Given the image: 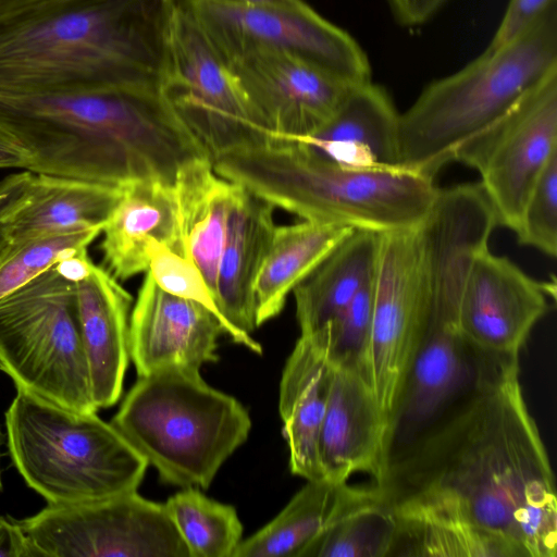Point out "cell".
<instances>
[{"label":"cell","instance_id":"obj_1","mask_svg":"<svg viewBox=\"0 0 557 557\" xmlns=\"http://www.w3.org/2000/svg\"><path fill=\"white\" fill-rule=\"evenodd\" d=\"M519 372L511 363L461 397L392 454L374 484L395 513L463 520L528 557H556L555 475Z\"/></svg>","mask_w":557,"mask_h":557},{"label":"cell","instance_id":"obj_2","mask_svg":"<svg viewBox=\"0 0 557 557\" xmlns=\"http://www.w3.org/2000/svg\"><path fill=\"white\" fill-rule=\"evenodd\" d=\"M177 0H40L0 16V94L160 89Z\"/></svg>","mask_w":557,"mask_h":557},{"label":"cell","instance_id":"obj_3","mask_svg":"<svg viewBox=\"0 0 557 557\" xmlns=\"http://www.w3.org/2000/svg\"><path fill=\"white\" fill-rule=\"evenodd\" d=\"M0 125L29 152L28 171L120 188L161 176L180 138L161 92L134 86L0 94Z\"/></svg>","mask_w":557,"mask_h":557},{"label":"cell","instance_id":"obj_4","mask_svg":"<svg viewBox=\"0 0 557 557\" xmlns=\"http://www.w3.org/2000/svg\"><path fill=\"white\" fill-rule=\"evenodd\" d=\"M222 177L306 221L379 234L420 227L440 188L404 168L336 163L297 139L272 137L212 158Z\"/></svg>","mask_w":557,"mask_h":557},{"label":"cell","instance_id":"obj_5","mask_svg":"<svg viewBox=\"0 0 557 557\" xmlns=\"http://www.w3.org/2000/svg\"><path fill=\"white\" fill-rule=\"evenodd\" d=\"M557 72V3L508 44L428 84L399 120L400 168L434 178L458 148Z\"/></svg>","mask_w":557,"mask_h":557},{"label":"cell","instance_id":"obj_6","mask_svg":"<svg viewBox=\"0 0 557 557\" xmlns=\"http://www.w3.org/2000/svg\"><path fill=\"white\" fill-rule=\"evenodd\" d=\"M110 423L163 482L182 488H208L251 429L247 409L190 368L138 376Z\"/></svg>","mask_w":557,"mask_h":557},{"label":"cell","instance_id":"obj_7","mask_svg":"<svg viewBox=\"0 0 557 557\" xmlns=\"http://www.w3.org/2000/svg\"><path fill=\"white\" fill-rule=\"evenodd\" d=\"M96 412H76L23 389L7 409L12 463L49 505L99 500L140 485L147 461Z\"/></svg>","mask_w":557,"mask_h":557},{"label":"cell","instance_id":"obj_8","mask_svg":"<svg viewBox=\"0 0 557 557\" xmlns=\"http://www.w3.org/2000/svg\"><path fill=\"white\" fill-rule=\"evenodd\" d=\"M0 370L57 406L95 412L76 283L54 265L0 298Z\"/></svg>","mask_w":557,"mask_h":557},{"label":"cell","instance_id":"obj_9","mask_svg":"<svg viewBox=\"0 0 557 557\" xmlns=\"http://www.w3.org/2000/svg\"><path fill=\"white\" fill-rule=\"evenodd\" d=\"M160 90L212 158L273 137L188 0L172 14Z\"/></svg>","mask_w":557,"mask_h":557},{"label":"cell","instance_id":"obj_10","mask_svg":"<svg viewBox=\"0 0 557 557\" xmlns=\"http://www.w3.org/2000/svg\"><path fill=\"white\" fill-rule=\"evenodd\" d=\"M37 557H189L164 504L137 491L49 505L17 521Z\"/></svg>","mask_w":557,"mask_h":557},{"label":"cell","instance_id":"obj_11","mask_svg":"<svg viewBox=\"0 0 557 557\" xmlns=\"http://www.w3.org/2000/svg\"><path fill=\"white\" fill-rule=\"evenodd\" d=\"M557 152V72L463 143L454 161L475 170L497 225L517 233L525 202Z\"/></svg>","mask_w":557,"mask_h":557},{"label":"cell","instance_id":"obj_12","mask_svg":"<svg viewBox=\"0 0 557 557\" xmlns=\"http://www.w3.org/2000/svg\"><path fill=\"white\" fill-rule=\"evenodd\" d=\"M361 374L389 428L425 327L419 227L381 234Z\"/></svg>","mask_w":557,"mask_h":557},{"label":"cell","instance_id":"obj_13","mask_svg":"<svg viewBox=\"0 0 557 557\" xmlns=\"http://www.w3.org/2000/svg\"><path fill=\"white\" fill-rule=\"evenodd\" d=\"M208 38L225 59L253 50L302 57L352 83L372 81L357 40L307 2L297 7H242L188 0Z\"/></svg>","mask_w":557,"mask_h":557},{"label":"cell","instance_id":"obj_14","mask_svg":"<svg viewBox=\"0 0 557 557\" xmlns=\"http://www.w3.org/2000/svg\"><path fill=\"white\" fill-rule=\"evenodd\" d=\"M224 60L267 128L278 138L312 136L360 84L285 51L253 50Z\"/></svg>","mask_w":557,"mask_h":557},{"label":"cell","instance_id":"obj_15","mask_svg":"<svg viewBox=\"0 0 557 557\" xmlns=\"http://www.w3.org/2000/svg\"><path fill=\"white\" fill-rule=\"evenodd\" d=\"M518 361L519 356L474 347L457 326L426 323L389 428V457L484 380Z\"/></svg>","mask_w":557,"mask_h":557},{"label":"cell","instance_id":"obj_16","mask_svg":"<svg viewBox=\"0 0 557 557\" xmlns=\"http://www.w3.org/2000/svg\"><path fill=\"white\" fill-rule=\"evenodd\" d=\"M555 290L487 247L475 256L469 270L459 330L483 351L519 356L530 332L547 311V296H555Z\"/></svg>","mask_w":557,"mask_h":557},{"label":"cell","instance_id":"obj_17","mask_svg":"<svg viewBox=\"0 0 557 557\" xmlns=\"http://www.w3.org/2000/svg\"><path fill=\"white\" fill-rule=\"evenodd\" d=\"M224 333L210 310L163 290L146 271L128 325L129 359L138 376L216 362L218 339Z\"/></svg>","mask_w":557,"mask_h":557},{"label":"cell","instance_id":"obj_18","mask_svg":"<svg viewBox=\"0 0 557 557\" xmlns=\"http://www.w3.org/2000/svg\"><path fill=\"white\" fill-rule=\"evenodd\" d=\"M318 458L322 478L333 482L367 473L379 483L385 475L388 425L371 386L357 370L333 367Z\"/></svg>","mask_w":557,"mask_h":557},{"label":"cell","instance_id":"obj_19","mask_svg":"<svg viewBox=\"0 0 557 557\" xmlns=\"http://www.w3.org/2000/svg\"><path fill=\"white\" fill-rule=\"evenodd\" d=\"M242 186V185H240ZM275 206L242 186L230 214L220 258L215 302L234 342L261 355L250 333L256 321L255 286L276 228Z\"/></svg>","mask_w":557,"mask_h":557},{"label":"cell","instance_id":"obj_20","mask_svg":"<svg viewBox=\"0 0 557 557\" xmlns=\"http://www.w3.org/2000/svg\"><path fill=\"white\" fill-rule=\"evenodd\" d=\"M82 339L98 409L117 403L129 360L131 294L102 267L76 282Z\"/></svg>","mask_w":557,"mask_h":557},{"label":"cell","instance_id":"obj_21","mask_svg":"<svg viewBox=\"0 0 557 557\" xmlns=\"http://www.w3.org/2000/svg\"><path fill=\"white\" fill-rule=\"evenodd\" d=\"M102 233L103 258L116 280L146 272L157 243L185 257L174 185L141 181L122 187Z\"/></svg>","mask_w":557,"mask_h":557},{"label":"cell","instance_id":"obj_22","mask_svg":"<svg viewBox=\"0 0 557 557\" xmlns=\"http://www.w3.org/2000/svg\"><path fill=\"white\" fill-rule=\"evenodd\" d=\"M399 120L387 90L369 81L354 86L320 131L297 140L346 166L400 168Z\"/></svg>","mask_w":557,"mask_h":557},{"label":"cell","instance_id":"obj_23","mask_svg":"<svg viewBox=\"0 0 557 557\" xmlns=\"http://www.w3.org/2000/svg\"><path fill=\"white\" fill-rule=\"evenodd\" d=\"M122 188L81 178L34 173L26 196L4 216L12 245L32 238L102 228Z\"/></svg>","mask_w":557,"mask_h":557},{"label":"cell","instance_id":"obj_24","mask_svg":"<svg viewBox=\"0 0 557 557\" xmlns=\"http://www.w3.org/2000/svg\"><path fill=\"white\" fill-rule=\"evenodd\" d=\"M332 374L323 352L300 335L283 370L278 410L290 472L306 480L322 478L318 443Z\"/></svg>","mask_w":557,"mask_h":557},{"label":"cell","instance_id":"obj_25","mask_svg":"<svg viewBox=\"0 0 557 557\" xmlns=\"http://www.w3.org/2000/svg\"><path fill=\"white\" fill-rule=\"evenodd\" d=\"M240 188L219 175L211 159L184 168L174 184L185 257L198 268L214 300L230 214Z\"/></svg>","mask_w":557,"mask_h":557},{"label":"cell","instance_id":"obj_26","mask_svg":"<svg viewBox=\"0 0 557 557\" xmlns=\"http://www.w3.org/2000/svg\"><path fill=\"white\" fill-rule=\"evenodd\" d=\"M369 491L370 486L324 478L307 480L274 519L242 540L233 557H301L313 540Z\"/></svg>","mask_w":557,"mask_h":557},{"label":"cell","instance_id":"obj_27","mask_svg":"<svg viewBox=\"0 0 557 557\" xmlns=\"http://www.w3.org/2000/svg\"><path fill=\"white\" fill-rule=\"evenodd\" d=\"M381 234L354 230L293 289L300 335L330 322L374 275Z\"/></svg>","mask_w":557,"mask_h":557},{"label":"cell","instance_id":"obj_28","mask_svg":"<svg viewBox=\"0 0 557 557\" xmlns=\"http://www.w3.org/2000/svg\"><path fill=\"white\" fill-rule=\"evenodd\" d=\"M351 231L306 220L276 226L255 286L258 326L280 314L294 287Z\"/></svg>","mask_w":557,"mask_h":557},{"label":"cell","instance_id":"obj_29","mask_svg":"<svg viewBox=\"0 0 557 557\" xmlns=\"http://www.w3.org/2000/svg\"><path fill=\"white\" fill-rule=\"evenodd\" d=\"M395 517L396 536L389 556L528 557L507 536L471 522L424 513Z\"/></svg>","mask_w":557,"mask_h":557},{"label":"cell","instance_id":"obj_30","mask_svg":"<svg viewBox=\"0 0 557 557\" xmlns=\"http://www.w3.org/2000/svg\"><path fill=\"white\" fill-rule=\"evenodd\" d=\"M395 536L394 510L373 483L369 493L313 540L301 557H386Z\"/></svg>","mask_w":557,"mask_h":557},{"label":"cell","instance_id":"obj_31","mask_svg":"<svg viewBox=\"0 0 557 557\" xmlns=\"http://www.w3.org/2000/svg\"><path fill=\"white\" fill-rule=\"evenodd\" d=\"M164 506L189 557H233L243 540V525L233 506L193 486L183 487Z\"/></svg>","mask_w":557,"mask_h":557},{"label":"cell","instance_id":"obj_32","mask_svg":"<svg viewBox=\"0 0 557 557\" xmlns=\"http://www.w3.org/2000/svg\"><path fill=\"white\" fill-rule=\"evenodd\" d=\"M102 228L50 234L12 245L0 259V298L23 286L60 260L87 249Z\"/></svg>","mask_w":557,"mask_h":557},{"label":"cell","instance_id":"obj_33","mask_svg":"<svg viewBox=\"0 0 557 557\" xmlns=\"http://www.w3.org/2000/svg\"><path fill=\"white\" fill-rule=\"evenodd\" d=\"M372 309L371 281L322 329L305 337L323 352L332 367L354 369L361 373L370 338Z\"/></svg>","mask_w":557,"mask_h":557},{"label":"cell","instance_id":"obj_34","mask_svg":"<svg viewBox=\"0 0 557 557\" xmlns=\"http://www.w3.org/2000/svg\"><path fill=\"white\" fill-rule=\"evenodd\" d=\"M521 245L554 258L557 253V152L536 181L516 233Z\"/></svg>","mask_w":557,"mask_h":557},{"label":"cell","instance_id":"obj_35","mask_svg":"<svg viewBox=\"0 0 557 557\" xmlns=\"http://www.w3.org/2000/svg\"><path fill=\"white\" fill-rule=\"evenodd\" d=\"M147 271L163 290L198 302L210 310L221 321L225 334L234 342L233 331L220 313L209 286L189 259L157 243L151 248Z\"/></svg>","mask_w":557,"mask_h":557},{"label":"cell","instance_id":"obj_36","mask_svg":"<svg viewBox=\"0 0 557 557\" xmlns=\"http://www.w3.org/2000/svg\"><path fill=\"white\" fill-rule=\"evenodd\" d=\"M554 3H557V0H509L486 50L497 49L515 39Z\"/></svg>","mask_w":557,"mask_h":557},{"label":"cell","instance_id":"obj_37","mask_svg":"<svg viewBox=\"0 0 557 557\" xmlns=\"http://www.w3.org/2000/svg\"><path fill=\"white\" fill-rule=\"evenodd\" d=\"M32 177L33 172L24 170L0 180V259L11 247L4 226V216L26 196Z\"/></svg>","mask_w":557,"mask_h":557},{"label":"cell","instance_id":"obj_38","mask_svg":"<svg viewBox=\"0 0 557 557\" xmlns=\"http://www.w3.org/2000/svg\"><path fill=\"white\" fill-rule=\"evenodd\" d=\"M393 18L403 27H418L431 21L449 0H386Z\"/></svg>","mask_w":557,"mask_h":557},{"label":"cell","instance_id":"obj_39","mask_svg":"<svg viewBox=\"0 0 557 557\" xmlns=\"http://www.w3.org/2000/svg\"><path fill=\"white\" fill-rule=\"evenodd\" d=\"M0 557H37L26 534L17 523L0 516Z\"/></svg>","mask_w":557,"mask_h":557},{"label":"cell","instance_id":"obj_40","mask_svg":"<svg viewBox=\"0 0 557 557\" xmlns=\"http://www.w3.org/2000/svg\"><path fill=\"white\" fill-rule=\"evenodd\" d=\"M33 159L26 148L0 125V168L29 170Z\"/></svg>","mask_w":557,"mask_h":557},{"label":"cell","instance_id":"obj_41","mask_svg":"<svg viewBox=\"0 0 557 557\" xmlns=\"http://www.w3.org/2000/svg\"><path fill=\"white\" fill-rule=\"evenodd\" d=\"M213 2L242 5V7H273V8H287L297 7L305 3V0H210Z\"/></svg>","mask_w":557,"mask_h":557},{"label":"cell","instance_id":"obj_42","mask_svg":"<svg viewBox=\"0 0 557 557\" xmlns=\"http://www.w3.org/2000/svg\"><path fill=\"white\" fill-rule=\"evenodd\" d=\"M40 0H0V16L12 13Z\"/></svg>","mask_w":557,"mask_h":557},{"label":"cell","instance_id":"obj_43","mask_svg":"<svg viewBox=\"0 0 557 557\" xmlns=\"http://www.w3.org/2000/svg\"><path fill=\"white\" fill-rule=\"evenodd\" d=\"M1 488H2V482H1V472H0V492H1Z\"/></svg>","mask_w":557,"mask_h":557}]
</instances>
